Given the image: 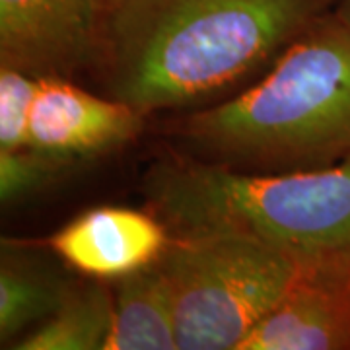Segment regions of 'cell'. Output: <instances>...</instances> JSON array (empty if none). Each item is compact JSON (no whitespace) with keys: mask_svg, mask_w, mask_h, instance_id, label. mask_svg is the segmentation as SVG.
<instances>
[{"mask_svg":"<svg viewBox=\"0 0 350 350\" xmlns=\"http://www.w3.org/2000/svg\"><path fill=\"white\" fill-rule=\"evenodd\" d=\"M117 2H121V0H98V4H100L101 8V14H105L109 8H113Z\"/></svg>","mask_w":350,"mask_h":350,"instance_id":"cell-15","label":"cell"},{"mask_svg":"<svg viewBox=\"0 0 350 350\" xmlns=\"http://www.w3.org/2000/svg\"><path fill=\"white\" fill-rule=\"evenodd\" d=\"M70 165L72 160L33 148L0 150V199L4 204L27 199L53 185Z\"/></svg>","mask_w":350,"mask_h":350,"instance_id":"cell-12","label":"cell"},{"mask_svg":"<svg viewBox=\"0 0 350 350\" xmlns=\"http://www.w3.org/2000/svg\"><path fill=\"white\" fill-rule=\"evenodd\" d=\"M183 135L214 162L321 167L350 156V25L317 18L241 94L189 115Z\"/></svg>","mask_w":350,"mask_h":350,"instance_id":"cell-3","label":"cell"},{"mask_svg":"<svg viewBox=\"0 0 350 350\" xmlns=\"http://www.w3.org/2000/svg\"><path fill=\"white\" fill-rule=\"evenodd\" d=\"M142 113L125 101L94 96L64 76H41L27 148L64 160L113 150L137 137Z\"/></svg>","mask_w":350,"mask_h":350,"instance_id":"cell-6","label":"cell"},{"mask_svg":"<svg viewBox=\"0 0 350 350\" xmlns=\"http://www.w3.org/2000/svg\"><path fill=\"white\" fill-rule=\"evenodd\" d=\"M105 350H179L172 288L158 261L119 278Z\"/></svg>","mask_w":350,"mask_h":350,"instance_id":"cell-10","label":"cell"},{"mask_svg":"<svg viewBox=\"0 0 350 350\" xmlns=\"http://www.w3.org/2000/svg\"><path fill=\"white\" fill-rule=\"evenodd\" d=\"M158 265L172 288L179 350H239L304 275L284 253L230 232L172 236Z\"/></svg>","mask_w":350,"mask_h":350,"instance_id":"cell-4","label":"cell"},{"mask_svg":"<svg viewBox=\"0 0 350 350\" xmlns=\"http://www.w3.org/2000/svg\"><path fill=\"white\" fill-rule=\"evenodd\" d=\"M170 241V228L156 214L100 206L53 234L51 250L82 275L119 280L154 265Z\"/></svg>","mask_w":350,"mask_h":350,"instance_id":"cell-7","label":"cell"},{"mask_svg":"<svg viewBox=\"0 0 350 350\" xmlns=\"http://www.w3.org/2000/svg\"><path fill=\"white\" fill-rule=\"evenodd\" d=\"M39 76L12 64L0 68V150H22L29 142V119Z\"/></svg>","mask_w":350,"mask_h":350,"instance_id":"cell-13","label":"cell"},{"mask_svg":"<svg viewBox=\"0 0 350 350\" xmlns=\"http://www.w3.org/2000/svg\"><path fill=\"white\" fill-rule=\"evenodd\" d=\"M113 325V298L92 282L72 286L63 304L10 345L12 350H105Z\"/></svg>","mask_w":350,"mask_h":350,"instance_id":"cell-11","label":"cell"},{"mask_svg":"<svg viewBox=\"0 0 350 350\" xmlns=\"http://www.w3.org/2000/svg\"><path fill=\"white\" fill-rule=\"evenodd\" d=\"M146 197L175 236H247L288 255L304 275L350 280V156L284 174L167 160L148 172Z\"/></svg>","mask_w":350,"mask_h":350,"instance_id":"cell-2","label":"cell"},{"mask_svg":"<svg viewBox=\"0 0 350 350\" xmlns=\"http://www.w3.org/2000/svg\"><path fill=\"white\" fill-rule=\"evenodd\" d=\"M337 0H121L98 55L113 98L140 113L204 100L276 59Z\"/></svg>","mask_w":350,"mask_h":350,"instance_id":"cell-1","label":"cell"},{"mask_svg":"<svg viewBox=\"0 0 350 350\" xmlns=\"http://www.w3.org/2000/svg\"><path fill=\"white\" fill-rule=\"evenodd\" d=\"M335 12L342 22H347L350 25V0H337Z\"/></svg>","mask_w":350,"mask_h":350,"instance_id":"cell-14","label":"cell"},{"mask_svg":"<svg viewBox=\"0 0 350 350\" xmlns=\"http://www.w3.org/2000/svg\"><path fill=\"white\" fill-rule=\"evenodd\" d=\"M66 276L45 257L12 241L2 243L0 259V342L18 338L55 312L70 288Z\"/></svg>","mask_w":350,"mask_h":350,"instance_id":"cell-9","label":"cell"},{"mask_svg":"<svg viewBox=\"0 0 350 350\" xmlns=\"http://www.w3.org/2000/svg\"><path fill=\"white\" fill-rule=\"evenodd\" d=\"M350 280L301 275L239 350H349Z\"/></svg>","mask_w":350,"mask_h":350,"instance_id":"cell-8","label":"cell"},{"mask_svg":"<svg viewBox=\"0 0 350 350\" xmlns=\"http://www.w3.org/2000/svg\"><path fill=\"white\" fill-rule=\"evenodd\" d=\"M98 0H0V61L33 76H66L100 47Z\"/></svg>","mask_w":350,"mask_h":350,"instance_id":"cell-5","label":"cell"}]
</instances>
